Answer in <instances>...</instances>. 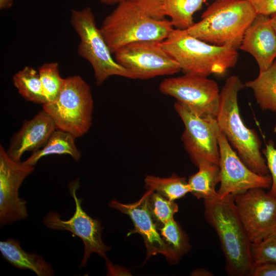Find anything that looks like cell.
<instances>
[{
	"instance_id": "6",
	"label": "cell",
	"mask_w": 276,
	"mask_h": 276,
	"mask_svg": "<svg viewBox=\"0 0 276 276\" xmlns=\"http://www.w3.org/2000/svg\"><path fill=\"white\" fill-rule=\"evenodd\" d=\"M93 107L90 88L79 75L64 78L57 98L42 105L57 129L69 132L76 138L89 130Z\"/></svg>"
},
{
	"instance_id": "3",
	"label": "cell",
	"mask_w": 276,
	"mask_h": 276,
	"mask_svg": "<svg viewBox=\"0 0 276 276\" xmlns=\"http://www.w3.org/2000/svg\"><path fill=\"white\" fill-rule=\"evenodd\" d=\"M161 43L184 74L222 75L235 66L239 57L237 49L208 43L185 29H173Z\"/></svg>"
},
{
	"instance_id": "5",
	"label": "cell",
	"mask_w": 276,
	"mask_h": 276,
	"mask_svg": "<svg viewBox=\"0 0 276 276\" xmlns=\"http://www.w3.org/2000/svg\"><path fill=\"white\" fill-rule=\"evenodd\" d=\"M257 15L248 0L232 2L207 8L201 19L186 30L190 35L208 43L238 49Z\"/></svg>"
},
{
	"instance_id": "34",
	"label": "cell",
	"mask_w": 276,
	"mask_h": 276,
	"mask_svg": "<svg viewBox=\"0 0 276 276\" xmlns=\"http://www.w3.org/2000/svg\"><path fill=\"white\" fill-rule=\"evenodd\" d=\"M14 0H0V9H8L12 7Z\"/></svg>"
},
{
	"instance_id": "21",
	"label": "cell",
	"mask_w": 276,
	"mask_h": 276,
	"mask_svg": "<svg viewBox=\"0 0 276 276\" xmlns=\"http://www.w3.org/2000/svg\"><path fill=\"white\" fill-rule=\"evenodd\" d=\"M197 167L198 171L191 175L188 180L190 193L198 199L203 200L218 196L216 187L220 182L219 166L204 162Z\"/></svg>"
},
{
	"instance_id": "7",
	"label": "cell",
	"mask_w": 276,
	"mask_h": 276,
	"mask_svg": "<svg viewBox=\"0 0 276 276\" xmlns=\"http://www.w3.org/2000/svg\"><path fill=\"white\" fill-rule=\"evenodd\" d=\"M70 22L80 38L78 53L91 65L97 85L112 76L132 79L129 72L112 57L90 7L72 9Z\"/></svg>"
},
{
	"instance_id": "18",
	"label": "cell",
	"mask_w": 276,
	"mask_h": 276,
	"mask_svg": "<svg viewBox=\"0 0 276 276\" xmlns=\"http://www.w3.org/2000/svg\"><path fill=\"white\" fill-rule=\"evenodd\" d=\"M2 255L11 265L22 270L28 269L38 276L54 275L52 266L38 254L28 253L21 248L19 242L9 238L0 242Z\"/></svg>"
},
{
	"instance_id": "23",
	"label": "cell",
	"mask_w": 276,
	"mask_h": 276,
	"mask_svg": "<svg viewBox=\"0 0 276 276\" xmlns=\"http://www.w3.org/2000/svg\"><path fill=\"white\" fill-rule=\"evenodd\" d=\"M204 0H165L164 11L175 29L186 30L192 26L193 15Z\"/></svg>"
},
{
	"instance_id": "31",
	"label": "cell",
	"mask_w": 276,
	"mask_h": 276,
	"mask_svg": "<svg viewBox=\"0 0 276 276\" xmlns=\"http://www.w3.org/2000/svg\"><path fill=\"white\" fill-rule=\"evenodd\" d=\"M258 14L269 15L276 13V0H248Z\"/></svg>"
},
{
	"instance_id": "24",
	"label": "cell",
	"mask_w": 276,
	"mask_h": 276,
	"mask_svg": "<svg viewBox=\"0 0 276 276\" xmlns=\"http://www.w3.org/2000/svg\"><path fill=\"white\" fill-rule=\"evenodd\" d=\"M145 184L147 189H152L172 201L182 198L190 193L187 179L175 174L164 178L147 175L145 178Z\"/></svg>"
},
{
	"instance_id": "13",
	"label": "cell",
	"mask_w": 276,
	"mask_h": 276,
	"mask_svg": "<svg viewBox=\"0 0 276 276\" xmlns=\"http://www.w3.org/2000/svg\"><path fill=\"white\" fill-rule=\"evenodd\" d=\"M34 170L33 166L12 159L0 146V225L3 226L28 216L27 202L19 198V188Z\"/></svg>"
},
{
	"instance_id": "14",
	"label": "cell",
	"mask_w": 276,
	"mask_h": 276,
	"mask_svg": "<svg viewBox=\"0 0 276 276\" xmlns=\"http://www.w3.org/2000/svg\"><path fill=\"white\" fill-rule=\"evenodd\" d=\"M218 144L220 187L217 192L220 197L243 193L254 188H270V175H261L250 170L233 149L220 130Z\"/></svg>"
},
{
	"instance_id": "12",
	"label": "cell",
	"mask_w": 276,
	"mask_h": 276,
	"mask_svg": "<svg viewBox=\"0 0 276 276\" xmlns=\"http://www.w3.org/2000/svg\"><path fill=\"white\" fill-rule=\"evenodd\" d=\"M235 206L251 243L276 229V197L257 188L235 194Z\"/></svg>"
},
{
	"instance_id": "22",
	"label": "cell",
	"mask_w": 276,
	"mask_h": 276,
	"mask_svg": "<svg viewBox=\"0 0 276 276\" xmlns=\"http://www.w3.org/2000/svg\"><path fill=\"white\" fill-rule=\"evenodd\" d=\"M14 86L27 101L42 105L48 102L44 95L38 71L26 66L12 77Z\"/></svg>"
},
{
	"instance_id": "26",
	"label": "cell",
	"mask_w": 276,
	"mask_h": 276,
	"mask_svg": "<svg viewBox=\"0 0 276 276\" xmlns=\"http://www.w3.org/2000/svg\"><path fill=\"white\" fill-rule=\"evenodd\" d=\"M147 206L157 229L173 218L178 211V206L174 201L167 199L153 190L149 196Z\"/></svg>"
},
{
	"instance_id": "10",
	"label": "cell",
	"mask_w": 276,
	"mask_h": 276,
	"mask_svg": "<svg viewBox=\"0 0 276 276\" xmlns=\"http://www.w3.org/2000/svg\"><path fill=\"white\" fill-rule=\"evenodd\" d=\"M80 187L79 179L71 181L69 191L75 202V211L69 219L63 220L56 212L51 211L42 219L43 224L54 230H65L72 233V236L81 238L84 246V255L79 265L85 267L90 255L95 252L106 259V252L110 248L102 240L103 227L101 222L90 217L82 209V199L77 197L76 191Z\"/></svg>"
},
{
	"instance_id": "30",
	"label": "cell",
	"mask_w": 276,
	"mask_h": 276,
	"mask_svg": "<svg viewBox=\"0 0 276 276\" xmlns=\"http://www.w3.org/2000/svg\"><path fill=\"white\" fill-rule=\"evenodd\" d=\"M141 10L150 16L164 19V6L165 0H131Z\"/></svg>"
},
{
	"instance_id": "32",
	"label": "cell",
	"mask_w": 276,
	"mask_h": 276,
	"mask_svg": "<svg viewBox=\"0 0 276 276\" xmlns=\"http://www.w3.org/2000/svg\"><path fill=\"white\" fill-rule=\"evenodd\" d=\"M250 276H276V264L255 265L252 268Z\"/></svg>"
},
{
	"instance_id": "2",
	"label": "cell",
	"mask_w": 276,
	"mask_h": 276,
	"mask_svg": "<svg viewBox=\"0 0 276 276\" xmlns=\"http://www.w3.org/2000/svg\"><path fill=\"white\" fill-rule=\"evenodd\" d=\"M245 87L237 75L227 78L220 90L216 119L220 131L242 162L254 172L263 176L270 175L261 151L260 137L254 129L245 125L240 116L238 96Z\"/></svg>"
},
{
	"instance_id": "11",
	"label": "cell",
	"mask_w": 276,
	"mask_h": 276,
	"mask_svg": "<svg viewBox=\"0 0 276 276\" xmlns=\"http://www.w3.org/2000/svg\"><path fill=\"white\" fill-rule=\"evenodd\" d=\"M174 106L184 124L181 140L193 163L197 167L204 162L218 165L220 129L216 119L200 118L177 101Z\"/></svg>"
},
{
	"instance_id": "9",
	"label": "cell",
	"mask_w": 276,
	"mask_h": 276,
	"mask_svg": "<svg viewBox=\"0 0 276 276\" xmlns=\"http://www.w3.org/2000/svg\"><path fill=\"white\" fill-rule=\"evenodd\" d=\"M114 54L116 61L129 72L132 79L171 75L181 71L178 63L165 50L161 41L132 42L121 48Z\"/></svg>"
},
{
	"instance_id": "37",
	"label": "cell",
	"mask_w": 276,
	"mask_h": 276,
	"mask_svg": "<svg viewBox=\"0 0 276 276\" xmlns=\"http://www.w3.org/2000/svg\"><path fill=\"white\" fill-rule=\"evenodd\" d=\"M270 19L271 25L276 33V13L270 15Z\"/></svg>"
},
{
	"instance_id": "1",
	"label": "cell",
	"mask_w": 276,
	"mask_h": 276,
	"mask_svg": "<svg viewBox=\"0 0 276 276\" xmlns=\"http://www.w3.org/2000/svg\"><path fill=\"white\" fill-rule=\"evenodd\" d=\"M234 194L204 200V215L215 231L225 259L228 275L250 276L254 266L251 245L237 212Z\"/></svg>"
},
{
	"instance_id": "28",
	"label": "cell",
	"mask_w": 276,
	"mask_h": 276,
	"mask_svg": "<svg viewBox=\"0 0 276 276\" xmlns=\"http://www.w3.org/2000/svg\"><path fill=\"white\" fill-rule=\"evenodd\" d=\"M254 265L276 264V229L261 240L251 245Z\"/></svg>"
},
{
	"instance_id": "20",
	"label": "cell",
	"mask_w": 276,
	"mask_h": 276,
	"mask_svg": "<svg viewBox=\"0 0 276 276\" xmlns=\"http://www.w3.org/2000/svg\"><path fill=\"white\" fill-rule=\"evenodd\" d=\"M244 84L252 89L262 110L276 113V60L267 69L260 72L255 79Z\"/></svg>"
},
{
	"instance_id": "19",
	"label": "cell",
	"mask_w": 276,
	"mask_h": 276,
	"mask_svg": "<svg viewBox=\"0 0 276 276\" xmlns=\"http://www.w3.org/2000/svg\"><path fill=\"white\" fill-rule=\"evenodd\" d=\"M76 137L66 131L56 129L51 134L45 145L39 149L33 152L32 155L24 162L33 166L43 157L52 154H67L78 161L81 157V152L77 148L75 141Z\"/></svg>"
},
{
	"instance_id": "16",
	"label": "cell",
	"mask_w": 276,
	"mask_h": 276,
	"mask_svg": "<svg viewBox=\"0 0 276 276\" xmlns=\"http://www.w3.org/2000/svg\"><path fill=\"white\" fill-rule=\"evenodd\" d=\"M239 49L254 58L260 72L271 65L276 58V33L270 16L257 15L246 30Z\"/></svg>"
},
{
	"instance_id": "38",
	"label": "cell",
	"mask_w": 276,
	"mask_h": 276,
	"mask_svg": "<svg viewBox=\"0 0 276 276\" xmlns=\"http://www.w3.org/2000/svg\"><path fill=\"white\" fill-rule=\"evenodd\" d=\"M273 132L276 133V123L275 124V125H274V128H273Z\"/></svg>"
},
{
	"instance_id": "25",
	"label": "cell",
	"mask_w": 276,
	"mask_h": 276,
	"mask_svg": "<svg viewBox=\"0 0 276 276\" xmlns=\"http://www.w3.org/2000/svg\"><path fill=\"white\" fill-rule=\"evenodd\" d=\"M158 230L173 256L176 263H177L191 249L187 235L174 218L158 228Z\"/></svg>"
},
{
	"instance_id": "36",
	"label": "cell",
	"mask_w": 276,
	"mask_h": 276,
	"mask_svg": "<svg viewBox=\"0 0 276 276\" xmlns=\"http://www.w3.org/2000/svg\"><path fill=\"white\" fill-rule=\"evenodd\" d=\"M102 4L106 5L118 4L124 0H96Z\"/></svg>"
},
{
	"instance_id": "4",
	"label": "cell",
	"mask_w": 276,
	"mask_h": 276,
	"mask_svg": "<svg viewBox=\"0 0 276 276\" xmlns=\"http://www.w3.org/2000/svg\"><path fill=\"white\" fill-rule=\"evenodd\" d=\"M170 20L153 18L124 0L104 19L100 30L112 54L126 44L165 40L173 30Z\"/></svg>"
},
{
	"instance_id": "29",
	"label": "cell",
	"mask_w": 276,
	"mask_h": 276,
	"mask_svg": "<svg viewBox=\"0 0 276 276\" xmlns=\"http://www.w3.org/2000/svg\"><path fill=\"white\" fill-rule=\"evenodd\" d=\"M262 152L265 156L271 178V185L268 192L271 195L276 197V148L273 142L269 141Z\"/></svg>"
},
{
	"instance_id": "8",
	"label": "cell",
	"mask_w": 276,
	"mask_h": 276,
	"mask_svg": "<svg viewBox=\"0 0 276 276\" xmlns=\"http://www.w3.org/2000/svg\"><path fill=\"white\" fill-rule=\"evenodd\" d=\"M159 89L162 94L173 97L196 116L216 119L220 90L217 83L208 77L184 74L166 78L161 82Z\"/></svg>"
},
{
	"instance_id": "27",
	"label": "cell",
	"mask_w": 276,
	"mask_h": 276,
	"mask_svg": "<svg viewBox=\"0 0 276 276\" xmlns=\"http://www.w3.org/2000/svg\"><path fill=\"white\" fill-rule=\"evenodd\" d=\"M38 73L44 95L48 102L54 101L63 85L62 78L57 62L45 63L38 68Z\"/></svg>"
},
{
	"instance_id": "35",
	"label": "cell",
	"mask_w": 276,
	"mask_h": 276,
	"mask_svg": "<svg viewBox=\"0 0 276 276\" xmlns=\"http://www.w3.org/2000/svg\"><path fill=\"white\" fill-rule=\"evenodd\" d=\"M192 275H204V276H212L213 274L212 272L210 271L204 269H199L194 270Z\"/></svg>"
},
{
	"instance_id": "17",
	"label": "cell",
	"mask_w": 276,
	"mask_h": 276,
	"mask_svg": "<svg viewBox=\"0 0 276 276\" xmlns=\"http://www.w3.org/2000/svg\"><path fill=\"white\" fill-rule=\"evenodd\" d=\"M56 127L49 114L43 109L31 120L25 121L20 130L11 139L8 155L13 160L20 161L27 151H35L42 148Z\"/></svg>"
},
{
	"instance_id": "33",
	"label": "cell",
	"mask_w": 276,
	"mask_h": 276,
	"mask_svg": "<svg viewBox=\"0 0 276 276\" xmlns=\"http://www.w3.org/2000/svg\"><path fill=\"white\" fill-rule=\"evenodd\" d=\"M238 1H242V0H215L213 3H212L208 7V8L213 9V8H215L216 7H219L221 5H223L225 4H226L229 2Z\"/></svg>"
},
{
	"instance_id": "15",
	"label": "cell",
	"mask_w": 276,
	"mask_h": 276,
	"mask_svg": "<svg viewBox=\"0 0 276 276\" xmlns=\"http://www.w3.org/2000/svg\"><path fill=\"white\" fill-rule=\"evenodd\" d=\"M147 190L140 199L135 202L124 204L112 200L109 203V205L130 217L133 223L134 229L128 233V236L137 233L142 236L147 249V259L160 254L163 255L170 263H176L158 232L157 227L148 210L147 201L152 190Z\"/></svg>"
}]
</instances>
